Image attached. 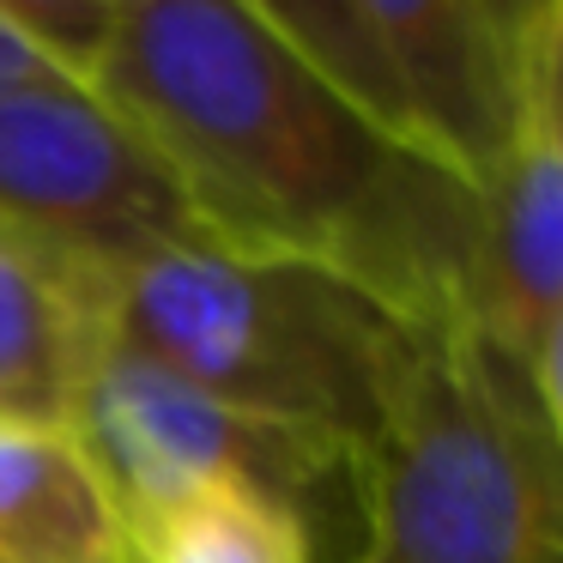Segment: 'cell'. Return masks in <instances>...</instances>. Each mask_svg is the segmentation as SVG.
I'll return each instance as SVG.
<instances>
[{"label":"cell","instance_id":"6da1fadb","mask_svg":"<svg viewBox=\"0 0 563 563\" xmlns=\"http://www.w3.org/2000/svg\"><path fill=\"white\" fill-rule=\"evenodd\" d=\"M91 91L164 152L219 243L328 267L412 328L461 316L478 188L369 122L243 0H115Z\"/></svg>","mask_w":563,"mask_h":563},{"label":"cell","instance_id":"7a4b0ae2","mask_svg":"<svg viewBox=\"0 0 563 563\" xmlns=\"http://www.w3.org/2000/svg\"><path fill=\"white\" fill-rule=\"evenodd\" d=\"M103 333L249 418L364 454L412 321L340 273L231 243H188L103 279Z\"/></svg>","mask_w":563,"mask_h":563},{"label":"cell","instance_id":"3957f363","mask_svg":"<svg viewBox=\"0 0 563 563\" xmlns=\"http://www.w3.org/2000/svg\"><path fill=\"white\" fill-rule=\"evenodd\" d=\"M352 563H563V442L461 316L406 333L357 466Z\"/></svg>","mask_w":563,"mask_h":563},{"label":"cell","instance_id":"277c9868","mask_svg":"<svg viewBox=\"0 0 563 563\" xmlns=\"http://www.w3.org/2000/svg\"><path fill=\"white\" fill-rule=\"evenodd\" d=\"M67 430L86 442L122 521L158 515L212 485L273 490L291 509H303L316 533L333 503L357 521L364 454L309 437V430L273 424V418L236 412L122 340H103V352L91 357Z\"/></svg>","mask_w":563,"mask_h":563},{"label":"cell","instance_id":"5b68a950","mask_svg":"<svg viewBox=\"0 0 563 563\" xmlns=\"http://www.w3.org/2000/svg\"><path fill=\"white\" fill-rule=\"evenodd\" d=\"M0 224L103 273L212 243L164 152L74 79L0 91Z\"/></svg>","mask_w":563,"mask_h":563},{"label":"cell","instance_id":"8992f818","mask_svg":"<svg viewBox=\"0 0 563 563\" xmlns=\"http://www.w3.org/2000/svg\"><path fill=\"white\" fill-rule=\"evenodd\" d=\"M533 7L539 0H357L424 146L473 188L521 128V37Z\"/></svg>","mask_w":563,"mask_h":563},{"label":"cell","instance_id":"52a82bcc","mask_svg":"<svg viewBox=\"0 0 563 563\" xmlns=\"http://www.w3.org/2000/svg\"><path fill=\"white\" fill-rule=\"evenodd\" d=\"M563 309V152L515 134L478 183V231L461 321L521 364Z\"/></svg>","mask_w":563,"mask_h":563},{"label":"cell","instance_id":"ba28073f","mask_svg":"<svg viewBox=\"0 0 563 563\" xmlns=\"http://www.w3.org/2000/svg\"><path fill=\"white\" fill-rule=\"evenodd\" d=\"M103 267L0 224V424L67 430L103 352Z\"/></svg>","mask_w":563,"mask_h":563},{"label":"cell","instance_id":"9c48e42d","mask_svg":"<svg viewBox=\"0 0 563 563\" xmlns=\"http://www.w3.org/2000/svg\"><path fill=\"white\" fill-rule=\"evenodd\" d=\"M0 563H128V521L74 430L0 424Z\"/></svg>","mask_w":563,"mask_h":563},{"label":"cell","instance_id":"30bf717a","mask_svg":"<svg viewBox=\"0 0 563 563\" xmlns=\"http://www.w3.org/2000/svg\"><path fill=\"white\" fill-rule=\"evenodd\" d=\"M128 563H328V545L273 490L212 485L128 521Z\"/></svg>","mask_w":563,"mask_h":563},{"label":"cell","instance_id":"8fae6325","mask_svg":"<svg viewBox=\"0 0 563 563\" xmlns=\"http://www.w3.org/2000/svg\"><path fill=\"white\" fill-rule=\"evenodd\" d=\"M243 7L273 31V37L291 43L321 79H333L369 122L400 134L406 146H424L412 103H406V91H400V79H394L369 19L357 13V0H243ZM430 158H437V152H430Z\"/></svg>","mask_w":563,"mask_h":563},{"label":"cell","instance_id":"7c38bea8","mask_svg":"<svg viewBox=\"0 0 563 563\" xmlns=\"http://www.w3.org/2000/svg\"><path fill=\"white\" fill-rule=\"evenodd\" d=\"M0 19L74 86H98L115 37V0H0Z\"/></svg>","mask_w":563,"mask_h":563},{"label":"cell","instance_id":"4fadbf2b","mask_svg":"<svg viewBox=\"0 0 563 563\" xmlns=\"http://www.w3.org/2000/svg\"><path fill=\"white\" fill-rule=\"evenodd\" d=\"M515 134L563 152V0H539L521 37V128Z\"/></svg>","mask_w":563,"mask_h":563},{"label":"cell","instance_id":"5bb4252c","mask_svg":"<svg viewBox=\"0 0 563 563\" xmlns=\"http://www.w3.org/2000/svg\"><path fill=\"white\" fill-rule=\"evenodd\" d=\"M521 376H527V394H533L539 418H545L551 437L563 442V309L533 333V345L521 352Z\"/></svg>","mask_w":563,"mask_h":563}]
</instances>
